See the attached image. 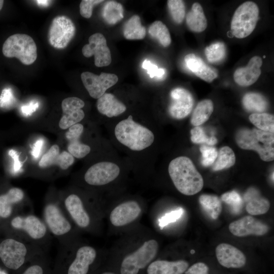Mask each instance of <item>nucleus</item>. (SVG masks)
<instances>
[{"label": "nucleus", "instance_id": "nucleus-37", "mask_svg": "<svg viewBox=\"0 0 274 274\" xmlns=\"http://www.w3.org/2000/svg\"><path fill=\"white\" fill-rule=\"evenodd\" d=\"M167 7L173 20L177 24H181L185 16V6L181 0H168Z\"/></svg>", "mask_w": 274, "mask_h": 274}, {"label": "nucleus", "instance_id": "nucleus-33", "mask_svg": "<svg viewBox=\"0 0 274 274\" xmlns=\"http://www.w3.org/2000/svg\"><path fill=\"white\" fill-rule=\"evenodd\" d=\"M149 35L157 39L164 47L168 46L171 43V37L166 26L160 21L153 22L148 29Z\"/></svg>", "mask_w": 274, "mask_h": 274}, {"label": "nucleus", "instance_id": "nucleus-25", "mask_svg": "<svg viewBox=\"0 0 274 274\" xmlns=\"http://www.w3.org/2000/svg\"><path fill=\"white\" fill-rule=\"evenodd\" d=\"M24 192L17 187L12 188L4 194L0 195V217L7 218L13 211L15 204L20 202L24 197Z\"/></svg>", "mask_w": 274, "mask_h": 274}, {"label": "nucleus", "instance_id": "nucleus-38", "mask_svg": "<svg viewBox=\"0 0 274 274\" xmlns=\"http://www.w3.org/2000/svg\"><path fill=\"white\" fill-rule=\"evenodd\" d=\"M67 150L74 157L80 159L87 155L91 148L88 145L82 143L79 139H76L68 141Z\"/></svg>", "mask_w": 274, "mask_h": 274}, {"label": "nucleus", "instance_id": "nucleus-51", "mask_svg": "<svg viewBox=\"0 0 274 274\" xmlns=\"http://www.w3.org/2000/svg\"><path fill=\"white\" fill-rule=\"evenodd\" d=\"M9 154L11 156L14 161L13 170L14 172H18L21 169L22 163L19 160V156L17 152L11 149L9 151Z\"/></svg>", "mask_w": 274, "mask_h": 274}, {"label": "nucleus", "instance_id": "nucleus-42", "mask_svg": "<svg viewBox=\"0 0 274 274\" xmlns=\"http://www.w3.org/2000/svg\"><path fill=\"white\" fill-rule=\"evenodd\" d=\"M200 151L202 155L201 163L203 166H209L214 163L218 155L215 148L202 145L200 147Z\"/></svg>", "mask_w": 274, "mask_h": 274}, {"label": "nucleus", "instance_id": "nucleus-5", "mask_svg": "<svg viewBox=\"0 0 274 274\" xmlns=\"http://www.w3.org/2000/svg\"><path fill=\"white\" fill-rule=\"evenodd\" d=\"M259 13V8L253 2L247 1L239 6L231 21L233 36L238 39L249 36L256 26Z\"/></svg>", "mask_w": 274, "mask_h": 274}, {"label": "nucleus", "instance_id": "nucleus-23", "mask_svg": "<svg viewBox=\"0 0 274 274\" xmlns=\"http://www.w3.org/2000/svg\"><path fill=\"white\" fill-rule=\"evenodd\" d=\"M188 266L189 263L184 260L174 261L158 260L150 264L147 268V273L183 274Z\"/></svg>", "mask_w": 274, "mask_h": 274}, {"label": "nucleus", "instance_id": "nucleus-9", "mask_svg": "<svg viewBox=\"0 0 274 274\" xmlns=\"http://www.w3.org/2000/svg\"><path fill=\"white\" fill-rule=\"evenodd\" d=\"M120 173L119 166L110 161H101L91 166L84 175L85 182L93 186L106 185L115 180Z\"/></svg>", "mask_w": 274, "mask_h": 274}, {"label": "nucleus", "instance_id": "nucleus-18", "mask_svg": "<svg viewBox=\"0 0 274 274\" xmlns=\"http://www.w3.org/2000/svg\"><path fill=\"white\" fill-rule=\"evenodd\" d=\"M141 213V208L136 201H127L119 204L112 211L110 220L115 226H123L136 219Z\"/></svg>", "mask_w": 274, "mask_h": 274}, {"label": "nucleus", "instance_id": "nucleus-54", "mask_svg": "<svg viewBox=\"0 0 274 274\" xmlns=\"http://www.w3.org/2000/svg\"><path fill=\"white\" fill-rule=\"evenodd\" d=\"M38 5H40L41 6H46L49 3V1H36Z\"/></svg>", "mask_w": 274, "mask_h": 274}, {"label": "nucleus", "instance_id": "nucleus-8", "mask_svg": "<svg viewBox=\"0 0 274 274\" xmlns=\"http://www.w3.org/2000/svg\"><path fill=\"white\" fill-rule=\"evenodd\" d=\"M28 249L23 243L14 238H7L0 243V258L7 267L16 270L25 262Z\"/></svg>", "mask_w": 274, "mask_h": 274}, {"label": "nucleus", "instance_id": "nucleus-55", "mask_svg": "<svg viewBox=\"0 0 274 274\" xmlns=\"http://www.w3.org/2000/svg\"><path fill=\"white\" fill-rule=\"evenodd\" d=\"M4 1L3 0H0V10L2 9L3 6Z\"/></svg>", "mask_w": 274, "mask_h": 274}, {"label": "nucleus", "instance_id": "nucleus-35", "mask_svg": "<svg viewBox=\"0 0 274 274\" xmlns=\"http://www.w3.org/2000/svg\"><path fill=\"white\" fill-rule=\"evenodd\" d=\"M270 207L269 201L265 198L257 195L248 200L246 209L252 215H259L266 213Z\"/></svg>", "mask_w": 274, "mask_h": 274}, {"label": "nucleus", "instance_id": "nucleus-30", "mask_svg": "<svg viewBox=\"0 0 274 274\" xmlns=\"http://www.w3.org/2000/svg\"><path fill=\"white\" fill-rule=\"evenodd\" d=\"M214 110V105L210 99L200 101L195 107L191 119V122L195 126H199L206 122Z\"/></svg>", "mask_w": 274, "mask_h": 274}, {"label": "nucleus", "instance_id": "nucleus-48", "mask_svg": "<svg viewBox=\"0 0 274 274\" xmlns=\"http://www.w3.org/2000/svg\"><path fill=\"white\" fill-rule=\"evenodd\" d=\"M209 268L208 265L203 262H197L188 268L185 271V274H209Z\"/></svg>", "mask_w": 274, "mask_h": 274}, {"label": "nucleus", "instance_id": "nucleus-2", "mask_svg": "<svg viewBox=\"0 0 274 274\" xmlns=\"http://www.w3.org/2000/svg\"><path fill=\"white\" fill-rule=\"evenodd\" d=\"M114 133L119 143L134 151L148 148L154 141L152 131L134 121L131 115L117 124Z\"/></svg>", "mask_w": 274, "mask_h": 274}, {"label": "nucleus", "instance_id": "nucleus-22", "mask_svg": "<svg viewBox=\"0 0 274 274\" xmlns=\"http://www.w3.org/2000/svg\"><path fill=\"white\" fill-rule=\"evenodd\" d=\"M184 61L189 70L206 82L211 83L218 77V74L215 70L207 65L200 57L194 54L186 55Z\"/></svg>", "mask_w": 274, "mask_h": 274}, {"label": "nucleus", "instance_id": "nucleus-43", "mask_svg": "<svg viewBox=\"0 0 274 274\" xmlns=\"http://www.w3.org/2000/svg\"><path fill=\"white\" fill-rule=\"evenodd\" d=\"M102 0H82L80 4V13L85 18H90L94 6L103 2Z\"/></svg>", "mask_w": 274, "mask_h": 274}, {"label": "nucleus", "instance_id": "nucleus-17", "mask_svg": "<svg viewBox=\"0 0 274 274\" xmlns=\"http://www.w3.org/2000/svg\"><path fill=\"white\" fill-rule=\"evenodd\" d=\"M215 253L219 264L226 268H241L246 263L245 254L236 247L229 244H219Z\"/></svg>", "mask_w": 274, "mask_h": 274}, {"label": "nucleus", "instance_id": "nucleus-20", "mask_svg": "<svg viewBox=\"0 0 274 274\" xmlns=\"http://www.w3.org/2000/svg\"><path fill=\"white\" fill-rule=\"evenodd\" d=\"M96 257V250L92 247L84 246L79 248L68 267L67 274H87Z\"/></svg>", "mask_w": 274, "mask_h": 274}, {"label": "nucleus", "instance_id": "nucleus-26", "mask_svg": "<svg viewBox=\"0 0 274 274\" xmlns=\"http://www.w3.org/2000/svg\"><path fill=\"white\" fill-rule=\"evenodd\" d=\"M188 28L195 32H201L207 27V20L203 9L198 3H194L186 17Z\"/></svg>", "mask_w": 274, "mask_h": 274}, {"label": "nucleus", "instance_id": "nucleus-29", "mask_svg": "<svg viewBox=\"0 0 274 274\" xmlns=\"http://www.w3.org/2000/svg\"><path fill=\"white\" fill-rule=\"evenodd\" d=\"M244 108L249 111L260 113L266 111L268 102L264 96L258 93L249 92L246 94L242 100Z\"/></svg>", "mask_w": 274, "mask_h": 274}, {"label": "nucleus", "instance_id": "nucleus-44", "mask_svg": "<svg viewBox=\"0 0 274 274\" xmlns=\"http://www.w3.org/2000/svg\"><path fill=\"white\" fill-rule=\"evenodd\" d=\"M142 67L147 70V73L151 78L155 77L161 78L164 75L165 73V70L164 68H158L156 65L152 63L150 60L147 59L143 61Z\"/></svg>", "mask_w": 274, "mask_h": 274}, {"label": "nucleus", "instance_id": "nucleus-39", "mask_svg": "<svg viewBox=\"0 0 274 274\" xmlns=\"http://www.w3.org/2000/svg\"><path fill=\"white\" fill-rule=\"evenodd\" d=\"M222 201L230 207L234 213H238L243 206V200L241 195L235 191L223 193L221 196Z\"/></svg>", "mask_w": 274, "mask_h": 274}, {"label": "nucleus", "instance_id": "nucleus-16", "mask_svg": "<svg viewBox=\"0 0 274 274\" xmlns=\"http://www.w3.org/2000/svg\"><path fill=\"white\" fill-rule=\"evenodd\" d=\"M84 106V102L76 97H70L64 99L61 103L63 115L59 122V127L66 129L79 123L85 116L84 112L82 109Z\"/></svg>", "mask_w": 274, "mask_h": 274}, {"label": "nucleus", "instance_id": "nucleus-34", "mask_svg": "<svg viewBox=\"0 0 274 274\" xmlns=\"http://www.w3.org/2000/svg\"><path fill=\"white\" fill-rule=\"evenodd\" d=\"M249 120L258 129L274 132V117L266 113H253L249 116Z\"/></svg>", "mask_w": 274, "mask_h": 274}, {"label": "nucleus", "instance_id": "nucleus-36", "mask_svg": "<svg viewBox=\"0 0 274 274\" xmlns=\"http://www.w3.org/2000/svg\"><path fill=\"white\" fill-rule=\"evenodd\" d=\"M226 47L222 42H216L207 47L205 55L209 62L217 63L223 60L226 55Z\"/></svg>", "mask_w": 274, "mask_h": 274}, {"label": "nucleus", "instance_id": "nucleus-3", "mask_svg": "<svg viewBox=\"0 0 274 274\" xmlns=\"http://www.w3.org/2000/svg\"><path fill=\"white\" fill-rule=\"evenodd\" d=\"M235 141L241 148L256 151L263 161H270L274 159L273 133L256 128H243L236 133Z\"/></svg>", "mask_w": 274, "mask_h": 274}, {"label": "nucleus", "instance_id": "nucleus-19", "mask_svg": "<svg viewBox=\"0 0 274 274\" xmlns=\"http://www.w3.org/2000/svg\"><path fill=\"white\" fill-rule=\"evenodd\" d=\"M262 60L258 56L251 58L247 65L237 68L233 74L234 81L242 86H248L255 83L260 77Z\"/></svg>", "mask_w": 274, "mask_h": 274}, {"label": "nucleus", "instance_id": "nucleus-49", "mask_svg": "<svg viewBox=\"0 0 274 274\" xmlns=\"http://www.w3.org/2000/svg\"><path fill=\"white\" fill-rule=\"evenodd\" d=\"M14 102V97L11 90L9 88L4 89L0 96V106L2 107H8Z\"/></svg>", "mask_w": 274, "mask_h": 274}, {"label": "nucleus", "instance_id": "nucleus-41", "mask_svg": "<svg viewBox=\"0 0 274 274\" xmlns=\"http://www.w3.org/2000/svg\"><path fill=\"white\" fill-rule=\"evenodd\" d=\"M59 148L57 145H53L41 158L39 165L45 168L52 165H56L59 155Z\"/></svg>", "mask_w": 274, "mask_h": 274}, {"label": "nucleus", "instance_id": "nucleus-6", "mask_svg": "<svg viewBox=\"0 0 274 274\" xmlns=\"http://www.w3.org/2000/svg\"><path fill=\"white\" fill-rule=\"evenodd\" d=\"M158 244L153 239L145 242L136 251L123 259L120 267L121 274H138L156 256Z\"/></svg>", "mask_w": 274, "mask_h": 274}, {"label": "nucleus", "instance_id": "nucleus-4", "mask_svg": "<svg viewBox=\"0 0 274 274\" xmlns=\"http://www.w3.org/2000/svg\"><path fill=\"white\" fill-rule=\"evenodd\" d=\"M2 52L7 57H16L23 64L30 65L37 58V48L33 39L26 34L16 33L4 42Z\"/></svg>", "mask_w": 274, "mask_h": 274}, {"label": "nucleus", "instance_id": "nucleus-10", "mask_svg": "<svg viewBox=\"0 0 274 274\" xmlns=\"http://www.w3.org/2000/svg\"><path fill=\"white\" fill-rule=\"evenodd\" d=\"M81 78L90 96L95 99L101 97L118 81L116 75L103 72L97 75L90 72H84L81 74Z\"/></svg>", "mask_w": 274, "mask_h": 274}, {"label": "nucleus", "instance_id": "nucleus-53", "mask_svg": "<svg viewBox=\"0 0 274 274\" xmlns=\"http://www.w3.org/2000/svg\"><path fill=\"white\" fill-rule=\"evenodd\" d=\"M22 274H43V270L39 265H33L28 267Z\"/></svg>", "mask_w": 274, "mask_h": 274}, {"label": "nucleus", "instance_id": "nucleus-7", "mask_svg": "<svg viewBox=\"0 0 274 274\" xmlns=\"http://www.w3.org/2000/svg\"><path fill=\"white\" fill-rule=\"evenodd\" d=\"M75 33L76 26L72 20L65 15H59L54 18L51 23L48 33V42L56 49H64Z\"/></svg>", "mask_w": 274, "mask_h": 274}, {"label": "nucleus", "instance_id": "nucleus-32", "mask_svg": "<svg viewBox=\"0 0 274 274\" xmlns=\"http://www.w3.org/2000/svg\"><path fill=\"white\" fill-rule=\"evenodd\" d=\"M235 162L233 151L228 146L222 147L218 152L217 157L213 164V169L221 170L233 166Z\"/></svg>", "mask_w": 274, "mask_h": 274}, {"label": "nucleus", "instance_id": "nucleus-11", "mask_svg": "<svg viewBox=\"0 0 274 274\" xmlns=\"http://www.w3.org/2000/svg\"><path fill=\"white\" fill-rule=\"evenodd\" d=\"M89 43L82 50L86 57L94 56V64L97 67L107 66L112 62L111 53L107 46V40L102 33H95L88 39Z\"/></svg>", "mask_w": 274, "mask_h": 274}, {"label": "nucleus", "instance_id": "nucleus-40", "mask_svg": "<svg viewBox=\"0 0 274 274\" xmlns=\"http://www.w3.org/2000/svg\"><path fill=\"white\" fill-rule=\"evenodd\" d=\"M191 140L195 144L206 143L209 146H213L217 143L216 137H208L203 129L199 126H195L191 130Z\"/></svg>", "mask_w": 274, "mask_h": 274}, {"label": "nucleus", "instance_id": "nucleus-46", "mask_svg": "<svg viewBox=\"0 0 274 274\" xmlns=\"http://www.w3.org/2000/svg\"><path fill=\"white\" fill-rule=\"evenodd\" d=\"M183 210L182 208H178L177 210L166 214L159 220V225L161 227L168 224V223L174 222L179 219L182 215Z\"/></svg>", "mask_w": 274, "mask_h": 274}, {"label": "nucleus", "instance_id": "nucleus-57", "mask_svg": "<svg viewBox=\"0 0 274 274\" xmlns=\"http://www.w3.org/2000/svg\"><path fill=\"white\" fill-rule=\"evenodd\" d=\"M0 274H6L3 271H0Z\"/></svg>", "mask_w": 274, "mask_h": 274}, {"label": "nucleus", "instance_id": "nucleus-15", "mask_svg": "<svg viewBox=\"0 0 274 274\" xmlns=\"http://www.w3.org/2000/svg\"><path fill=\"white\" fill-rule=\"evenodd\" d=\"M229 230L237 237L262 236L268 232L269 226L251 216H246L230 223Z\"/></svg>", "mask_w": 274, "mask_h": 274}, {"label": "nucleus", "instance_id": "nucleus-24", "mask_svg": "<svg viewBox=\"0 0 274 274\" xmlns=\"http://www.w3.org/2000/svg\"><path fill=\"white\" fill-rule=\"evenodd\" d=\"M96 107L100 114L109 118L118 116L126 110L125 105L110 93H105L98 98Z\"/></svg>", "mask_w": 274, "mask_h": 274}, {"label": "nucleus", "instance_id": "nucleus-56", "mask_svg": "<svg viewBox=\"0 0 274 274\" xmlns=\"http://www.w3.org/2000/svg\"><path fill=\"white\" fill-rule=\"evenodd\" d=\"M102 274H115V273L111 272H105L102 273Z\"/></svg>", "mask_w": 274, "mask_h": 274}, {"label": "nucleus", "instance_id": "nucleus-1", "mask_svg": "<svg viewBox=\"0 0 274 274\" xmlns=\"http://www.w3.org/2000/svg\"><path fill=\"white\" fill-rule=\"evenodd\" d=\"M170 178L176 189L185 195H193L203 188V180L191 160L186 156L173 159L168 168Z\"/></svg>", "mask_w": 274, "mask_h": 274}, {"label": "nucleus", "instance_id": "nucleus-50", "mask_svg": "<svg viewBox=\"0 0 274 274\" xmlns=\"http://www.w3.org/2000/svg\"><path fill=\"white\" fill-rule=\"evenodd\" d=\"M39 106V103L36 100H31L29 103L22 106L21 108L22 114L25 116L31 115Z\"/></svg>", "mask_w": 274, "mask_h": 274}, {"label": "nucleus", "instance_id": "nucleus-47", "mask_svg": "<svg viewBox=\"0 0 274 274\" xmlns=\"http://www.w3.org/2000/svg\"><path fill=\"white\" fill-rule=\"evenodd\" d=\"M84 130L83 125L80 123L76 124L70 128L65 133V137L68 141L80 139Z\"/></svg>", "mask_w": 274, "mask_h": 274}, {"label": "nucleus", "instance_id": "nucleus-45", "mask_svg": "<svg viewBox=\"0 0 274 274\" xmlns=\"http://www.w3.org/2000/svg\"><path fill=\"white\" fill-rule=\"evenodd\" d=\"M74 161V157L69 152L63 151L59 154L56 165L65 170L71 166Z\"/></svg>", "mask_w": 274, "mask_h": 274}, {"label": "nucleus", "instance_id": "nucleus-13", "mask_svg": "<svg viewBox=\"0 0 274 274\" xmlns=\"http://www.w3.org/2000/svg\"><path fill=\"white\" fill-rule=\"evenodd\" d=\"M11 224L14 229L22 231L33 240L43 238L47 232L45 223L34 215L17 216L12 219Z\"/></svg>", "mask_w": 274, "mask_h": 274}, {"label": "nucleus", "instance_id": "nucleus-27", "mask_svg": "<svg viewBox=\"0 0 274 274\" xmlns=\"http://www.w3.org/2000/svg\"><path fill=\"white\" fill-rule=\"evenodd\" d=\"M123 33L127 40H142L146 34V28L142 25L140 17L134 15L124 24Z\"/></svg>", "mask_w": 274, "mask_h": 274}, {"label": "nucleus", "instance_id": "nucleus-12", "mask_svg": "<svg viewBox=\"0 0 274 274\" xmlns=\"http://www.w3.org/2000/svg\"><path fill=\"white\" fill-rule=\"evenodd\" d=\"M45 224L54 235L62 236L72 229V226L60 208L56 204L49 203L44 209Z\"/></svg>", "mask_w": 274, "mask_h": 274}, {"label": "nucleus", "instance_id": "nucleus-14", "mask_svg": "<svg viewBox=\"0 0 274 274\" xmlns=\"http://www.w3.org/2000/svg\"><path fill=\"white\" fill-rule=\"evenodd\" d=\"M170 96L172 100L168 111L170 116L177 119L187 116L192 111L194 104L191 93L184 88L177 87L171 91Z\"/></svg>", "mask_w": 274, "mask_h": 274}, {"label": "nucleus", "instance_id": "nucleus-21", "mask_svg": "<svg viewBox=\"0 0 274 274\" xmlns=\"http://www.w3.org/2000/svg\"><path fill=\"white\" fill-rule=\"evenodd\" d=\"M64 206L74 222L81 228L87 227L90 223L89 214L80 197L71 194L64 200Z\"/></svg>", "mask_w": 274, "mask_h": 274}, {"label": "nucleus", "instance_id": "nucleus-31", "mask_svg": "<svg viewBox=\"0 0 274 274\" xmlns=\"http://www.w3.org/2000/svg\"><path fill=\"white\" fill-rule=\"evenodd\" d=\"M124 9L122 5L115 1H109L106 3L102 9V15L106 22L115 24L122 20Z\"/></svg>", "mask_w": 274, "mask_h": 274}, {"label": "nucleus", "instance_id": "nucleus-28", "mask_svg": "<svg viewBox=\"0 0 274 274\" xmlns=\"http://www.w3.org/2000/svg\"><path fill=\"white\" fill-rule=\"evenodd\" d=\"M199 202L206 214L213 220L220 216L222 206L220 199L216 195L202 194L199 197Z\"/></svg>", "mask_w": 274, "mask_h": 274}, {"label": "nucleus", "instance_id": "nucleus-52", "mask_svg": "<svg viewBox=\"0 0 274 274\" xmlns=\"http://www.w3.org/2000/svg\"><path fill=\"white\" fill-rule=\"evenodd\" d=\"M43 145L44 140L42 139L37 140L34 144L31 152V155L34 158H37L40 156Z\"/></svg>", "mask_w": 274, "mask_h": 274}]
</instances>
